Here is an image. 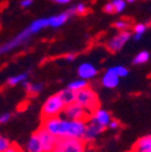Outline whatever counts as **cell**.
<instances>
[{"mask_svg":"<svg viewBox=\"0 0 151 152\" xmlns=\"http://www.w3.org/2000/svg\"><path fill=\"white\" fill-rule=\"evenodd\" d=\"M86 142L82 139L59 138L56 141L52 152H85Z\"/></svg>","mask_w":151,"mask_h":152,"instance_id":"5b68a950","label":"cell"},{"mask_svg":"<svg viewBox=\"0 0 151 152\" xmlns=\"http://www.w3.org/2000/svg\"><path fill=\"white\" fill-rule=\"evenodd\" d=\"M100 82H102V86H103V87L109 88V89H112V88H116V87L119 86V83H120V77H119L117 75H115L110 69H108V70L104 72Z\"/></svg>","mask_w":151,"mask_h":152,"instance_id":"4fadbf2b","label":"cell"},{"mask_svg":"<svg viewBox=\"0 0 151 152\" xmlns=\"http://www.w3.org/2000/svg\"><path fill=\"white\" fill-rule=\"evenodd\" d=\"M132 152H151V135L139 138L132 148Z\"/></svg>","mask_w":151,"mask_h":152,"instance_id":"5bb4252c","label":"cell"},{"mask_svg":"<svg viewBox=\"0 0 151 152\" xmlns=\"http://www.w3.org/2000/svg\"><path fill=\"white\" fill-rule=\"evenodd\" d=\"M5 152H23V151H22V148H21L20 146H18V145H16V144H13V145H12V144H11V145H10V147H9Z\"/></svg>","mask_w":151,"mask_h":152,"instance_id":"83f0119b","label":"cell"},{"mask_svg":"<svg viewBox=\"0 0 151 152\" xmlns=\"http://www.w3.org/2000/svg\"><path fill=\"white\" fill-rule=\"evenodd\" d=\"M91 117L96 121L97 123H99L102 127H104V128H108L110 122H111V120H112L110 112L104 110V109H102V107H98L94 112H92Z\"/></svg>","mask_w":151,"mask_h":152,"instance_id":"8fae6325","label":"cell"},{"mask_svg":"<svg viewBox=\"0 0 151 152\" xmlns=\"http://www.w3.org/2000/svg\"><path fill=\"white\" fill-rule=\"evenodd\" d=\"M78 75H79V77L82 79V80H92L94 79L96 76L98 75V69L94 66L92 63H82L79 65L78 68Z\"/></svg>","mask_w":151,"mask_h":152,"instance_id":"30bf717a","label":"cell"},{"mask_svg":"<svg viewBox=\"0 0 151 152\" xmlns=\"http://www.w3.org/2000/svg\"><path fill=\"white\" fill-rule=\"evenodd\" d=\"M10 145H11V142L7 138L0 135V152H5L10 147Z\"/></svg>","mask_w":151,"mask_h":152,"instance_id":"484cf974","label":"cell"},{"mask_svg":"<svg viewBox=\"0 0 151 152\" xmlns=\"http://www.w3.org/2000/svg\"><path fill=\"white\" fill-rule=\"evenodd\" d=\"M70 12L69 11H64V12H61L58 15H54V16H51V17H47L48 20V27L51 28H59L62 26H64L68 20L70 18Z\"/></svg>","mask_w":151,"mask_h":152,"instance_id":"7c38bea8","label":"cell"},{"mask_svg":"<svg viewBox=\"0 0 151 152\" xmlns=\"http://www.w3.org/2000/svg\"><path fill=\"white\" fill-rule=\"evenodd\" d=\"M120 127H121V123H120L119 121L111 120V122H110V124H109L108 128H110V129H117V128H120Z\"/></svg>","mask_w":151,"mask_h":152,"instance_id":"f546056e","label":"cell"},{"mask_svg":"<svg viewBox=\"0 0 151 152\" xmlns=\"http://www.w3.org/2000/svg\"><path fill=\"white\" fill-rule=\"evenodd\" d=\"M75 58H76L75 54H65L64 56V59L68 61V62H73V61H75Z\"/></svg>","mask_w":151,"mask_h":152,"instance_id":"1f68e13d","label":"cell"},{"mask_svg":"<svg viewBox=\"0 0 151 152\" xmlns=\"http://www.w3.org/2000/svg\"><path fill=\"white\" fill-rule=\"evenodd\" d=\"M26 152H43L39 139L35 135V133H33V135L29 138V140L26 144Z\"/></svg>","mask_w":151,"mask_h":152,"instance_id":"9a60e30c","label":"cell"},{"mask_svg":"<svg viewBox=\"0 0 151 152\" xmlns=\"http://www.w3.org/2000/svg\"><path fill=\"white\" fill-rule=\"evenodd\" d=\"M146 29H147V26H146L145 23H138V24H136V26L133 27V31H134L133 39H134L136 41L140 40V39H141V36L145 34Z\"/></svg>","mask_w":151,"mask_h":152,"instance_id":"44dd1931","label":"cell"},{"mask_svg":"<svg viewBox=\"0 0 151 152\" xmlns=\"http://www.w3.org/2000/svg\"><path fill=\"white\" fill-rule=\"evenodd\" d=\"M62 116L70 121H87L91 116V113L87 112L84 107H81L76 103H71L64 106V110L62 112Z\"/></svg>","mask_w":151,"mask_h":152,"instance_id":"8992f818","label":"cell"},{"mask_svg":"<svg viewBox=\"0 0 151 152\" xmlns=\"http://www.w3.org/2000/svg\"><path fill=\"white\" fill-rule=\"evenodd\" d=\"M41 127L57 139L59 138L82 139L86 129V122L70 121L64 118L63 116H57V117L44 118Z\"/></svg>","mask_w":151,"mask_h":152,"instance_id":"6da1fadb","label":"cell"},{"mask_svg":"<svg viewBox=\"0 0 151 152\" xmlns=\"http://www.w3.org/2000/svg\"><path fill=\"white\" fill-rule=\"evenodd\" d=\"M28 76H29L28 72H21V74L10 76V77L7 79V85L9 86H17L20 83H23V82L28 81Z\"/></svg>","mask_w":151,"mask_h":152,"instance_id":"e0dca14e","label":"cell"},{"mask_svg":"<svg viewBox=\"0 0 151 152\" xmlns=\"http://www.w3.org/2000/svg\"><path fill=\"white\" fill-rule=\"evenodd\" d=\"M104 129H105L104 127H102L99 123H97L89 116V118L86 121V129H85V134H84L82 140L86 144L94 141L104 132Z\"/></svg>","mask_w":151,"mask_h":152,"instance_id":"ba28073f","label":"cell"},{"mask_svg":"<svg viewBox=\"0 0 151 152\" xmlns=\"http://www.w3.org/2000/svg\"><path fill=\"white\" fill-rule=\"evenodd\" d=\"M52 1H56V0H52Z\"/></svg>","mask_w":151,"mask_h":152,"instance_id":"d590c367","label":"cell"},{"mask_svg":"<svg viewBox=\"0 0 151 152\" xmlns=\"http://www.w3.org/2000/svg\"><path fill=\"white\" fill-rule=\"evenodd\" d=\"M70 12V15H85L87 11V7L84 3H79L76 5H74L71 9L68 10Z\"/></svg>","mask_w":151,"mask_h":152,"instance_id":"cb8c5ba5","label":"cell"},{"mask_svg":"<svg viewBox=\"0 0 151 152\" xmlns=\"http://www.w3.org/2000/svg\"><path fill=\"white\" fill-rule=\"evenodd\" d=\"M126 3H129V4H133V3H136V0H126Z\"/></svg>","mask_w":151,"mask_h":152,"instance_id":"e575fe53","label":"cell"},{"mask_svg":"<svg viewBox=\"0 0 151 152\" xmlns=\"http://www.w3.org/2000/svg\"><path fill=\"white\" fill-rule=\"evenodd\" d=\"M110 3L112 4V7H114V12L115 13L123 12L125 9H126V5H127L126 0H111Z\"/></svg>","mask_w":151,"mask_h":152,"instance_id":"603a6c76","label":"cell"},{"mask_svg":"<svg viewBox=\"0 0 151 152\" xmlns=\"http://www.w3.org/2000/svg\"><path fill=\"white\" fill-rule=\"evenodd\" d=\"M85 152H94V148L93 147H88L86 145V148H85Z\"/></svg>","mask_w":151,"mask_h":152,"instance_id":"836d02e7","label":"cell"},{"mask_svg":"<svg viewBox=\"0 0 151 152\" xmlns=\"http://www.w3.org/2000/svg\"><path fill=\"white\" fill-rule=\"evenodd\" d=\"M109 69L114 72L115 75H117L120 79L121 77H126V76L129 74V70L126 66H123V65H115V66H111Z\"/></svg>","mask_w":151,"mask_h":152,"instance_id":"7402d4cb","label":"cell"},{"mask_svg":"<svg viewBox=\"0 0 151 152\" xmlns=\"http://www.w3.org/2000/svg\"><path fill=\"white\" fill-rule=\"evenodd\" d=\"M150 59V53L147 51H140L139 53H137L133 58V64L134 65H143L145 63H147Z\"/></svg>","mask_w":151,"mask_h":152,"instance_id":"d6986e66","label":"cell"},{"mask_svg":"<svg viewBox=\"0 0 151 152\" xmlns=\"http://www.w3.org/2000/svg\"><path fill=\"white\" fill-rule=\"evenodd\" d=\"M71 1V0H56V3H58V4H61V5H67V4H69Z\"/></svg>","mask_w":151,"mask_h":152,"instance_id":"d6a6232c","label":"cell"},{"mask_svg":"<svg viewBox=\"0 0 151 152\" xmlns=\"http://www.w3.org/2000/svg\"><path fill=\"white\" fill-rule=\"evenodd\" d=\"M33 3H34V0H22L20 5H21V7L27 9V7H30L33 5Z\"/></svg>","mask_w":151,"mask_h":152,"instance_id":"4dcf8cb0","label":"cell"},{"mask_svg":"<svg viewBox=\"0 0 151 152\" xmlns=\"http://www.w3.org/2000/svg\"><path fill=\"white\" fill-rule=\"evenodd\" d=\"M65 104L63 103V100L61 99V97L57 94H53V96L48 97L41 109V118H50V117H57L61 116L62 112L64 110Z\"/></svg>","mask_w":151,"mask_h":152,"instance_id":"277c9868","label":"cell"},{"mask_svg":"<svg viewBox=\"0 0 151 152\" xmlns=\"http://www.w3.org/2000/svg\"><path fill=\"white\" fill-rule=\"evenodd\" d=\"M87 86H88V82H87L86 80L78 79V80L71 81V82L68 85V88H69L70 91H73V92H78V91H80V89H82V88H85V87H87Z\"/></svg>","mask_w":151,"mask_h":152,"instance_id":"ffe728a7","label":"cell"},{"mask_svg":"<svg viewBox=\"0 0 151 152\" xmlns=\"http://www.w3.org/2000/svg\"><path fill=\"white\" fill-rule=\"evenodd\" d=\"M75 103L84 107L87 112L92 113L99 107V98L92 87L87 86L78 92H75Z\"/></svg>","mask_w":151,"mask_h":152,"instance_id":"3957f363","label":"cell"},{"mask_svg":"<svg viewBox=\"0 0 151 152\" xmlns=\"http://www.w3.org/2000/svg\"><path fill=\"white\" fill-rule=\"evenodd\" d=\"M10 120H11V113H9V112H5V113H1V115H0V124L7 123Z\"/></svg>","mask_w":151,"mask_h":152,"instance_id":"4316f807","label":"cell"},{"mask_svg":"<svg viewBox=\"0 0 151 152\" xmlns=\"http://www.w3.org/2000/svg\"><path fill=\"white\" fill-rule=\"evenodd\" d=\"M23 85H24L26 92L28 94H30V96H37V94H39L43 91V88H44V85L43 83H39V82L34 83V82L26 81V82H23Z\"/></svg>","mask_w":151,"mask_h":152,"instance_id":"2e32d148","label":"cell"},{"mask_svg":"<svg viewBox=\"0 0 151 152\" xmlns=\"http://www.w3.org/2000/svg\"><path fill=\"white\" fill-rule=\"evenodd\" d=\"M35 135L37 137V139H39L43 152H52L53 151L56 141H57V138L53 137L52 134H50V133L46 129H44L43 127H40L35 132Z\"/></svg>","mask_w":151,"mask_h":152,"instance_id":"9c48e42d","label":"cell"},{"mask_svg":"<svg viewBox=\"0 0 151 152\" xmlns=\"http://www.w3.org/2000/svg\"><path fill=\"white\" fill-rule=\"evenodd\" d=\"M45 28H48L47 17L46 18H37V20L33 21L27 28H24L22 31L18 33L13 39L9 40L4 45H0V56L4 54V53H9V52L21 47V46H24L26 44H28L30 41L33 35L44 30Z\"/></svg>","mask_w":151,"mask_h":152,"instance_id":"7a4b0ae2","label":"cell"},{"mask_svg":"<svg viewBox=\"0 0 151 152\" xmlns=\"http://www.w3.org/2000/svg\"><path fill=\"white\" fill-rule=\"evenodd\" d=\"M114 28L117 29L119 31H125L129 28V22L126 20H119L114 23Z\"/></svg>","mask_w":151,"mask_h":152,"instance_id":"d4e9b609","label":"cell"},{"mask_svg":"<svg viewBox=\"0 0 151 152\" xmlns=\"http://www.w3.org/2000/svg\"><path fill=\"white\" fill-rule=\"evenodd\" d=\"M58 96L61 97V99L63 100V103L65 105L68 104H71V103H75V92L70 91L68 87L62 89L61 92H58Z\"/></svg>","mask_w":151,"mask_h":152,"instance_id":"ac0fdd59","label":"cell"},{"mask_svg":"<svg viewBox=\"0 0 151 152\" xmlns=\"http://www.w3.org/2000/svg\"><path fill=\"white\" fill-rule=\"evenodd\" d=\"M132 37L130 33L128 30L125 31H119L117 34H115L114 36L109 39L105 44V47L108 51L112 52V53H116L119 51H121L123 48V46L129 41V39Z\"/></svg>","mask_w":151,"mask_h":152,"instance_id":"52a82bcc","label":"cell"},{"mask_svg":"<svg viewBox=\"0 0 151 152\" xmlns=\"http://www.w3.org/2000/svg\"><path fill=\"white\" fill-rule=\"evenodd\" d=\"M103 10H104V12H106V13H115V12H114V7H112V4H111V3H106V4L104 5Z\"/></svg>","mask_w":151,"mask_h":152,"instance_id":"f1b7e54d","label":"cell"}]
</instances>
